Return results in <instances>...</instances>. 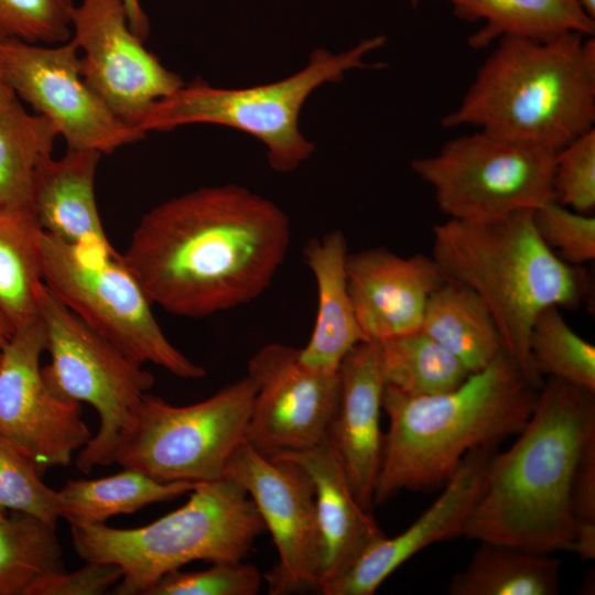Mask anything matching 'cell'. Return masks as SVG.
<instances>
[{
	"label": "cell",
	"mask_w": 595,
	"mask_h": 595,
	"mask_svg": "<svg viewBox=\"0 0 595 595\" xmlns=\"http://www.w3.org/2000/svg\"><path fill=\"white\" fill-rule=\"evenodd\" d=\"M291 241L286 214L246 187L206 186L147 212L121 258L153 304L199 318L250 303Z\"/></svg>",
	"instance_id": "cell-1"
},
{
	"label": "cell",
	"mask_w": 595,
	"mask_h": 595,
	"mask_svg": "<svg viewBox=\"0 0 595 595\" xmlns=\"http://www.w3.org/2000/svg\"><path fill=\"white\" fill-rule=\"evenodd\" d=\"M517 435L491 455L463 536L545 554L572 551V484L595 439V391L548 377Z\"/></svg>",
	"instance_id": "cell-2"
},
{
	"label": "cell",
	"mask_w": 595,
	"mask_h": 595,
	"mask_svg": "<svg viewBox=\"0 0 595 595\" xmlns=\"http://www.w3.org/2000/svg\"><path fill=\"white\" fill-rule=\"evenodd\" d=\"M540 389L501 354L457 388L409 396L385 387L389 418L374 506L401 490L443 487L472 451L496 448L528 422Z\"/></svg>",
	"instance_id": "cell-3"
},
{
	"label": "cell",
	"mask_w": 595,
	"mask_h": 595,
	"mask_svg": "<svg viewBox=\"0 0 595 595\" xmlns=\"http://www.w3.org/2000/svg\"><path fill=\"white\" fill-rule=\"evenodd\" d=\"M594 122L595 41L580 33L501 37L441 119L446 129L472 127L555 152Z\"/></svg>",
	"instance_id": "cell-4"
},
{
	"label": "cell",
	"mask_w": 595,
	"mask_h": 595,
	"mask_svg": "<svg viewBox=\"0 0 595 595\" xmlns=\"http://www.w3.org/2000/svg\"><path fill=\"white\" fill-rule=\"evenodd\" d=\"M533 210L490 221L448 219L433 227L432 258L444 280L474 290L499 328L504 349L539 389L529 337L538 315L549 306H578L587 281L562 260L538 234Z\"/></svg>",
	"instance_id": "cell-5"
},
{
	"label": "cell",
	"mask_w": 595,
	"mask_h": 595,
	"mask_svg": "<svg viewBox=\"0 0 595 595\" xmlns=\"http://www.w3.org/2000/svg\"><path fill=\"white\" fill-rule=\"evenodd\" d=\"M264 530L245 488L227 477L197 483L185 505L143 527L71 526L80 559L120 566L122 577L112 588L118 595H145L192 561H242Z\"/></svg>",
	"instance_id": "cell-6"
},
{
	"label": "cell",
	"mask_w": 595,
	"mask_h": 595,
	"mask_svg": "<svg viewBox=\"0 0 595 595\" xmlns=\"http://www.w3.org/2000/svg\"><path fill=\"white\" fill-rule=\"evenodd\" d=\"M386 40L383 35L364 39L336 54L316 48L302 69L268 84L223 88L196 78L154 102L137 128L143 134L195 123L231 128L259 140L275 172L290 173L315 151L299 125L307 98L325 84L342 82L349 71L381 67L365 58Z\"/></svg>",
	"instance_id": "cell-7"
},
{
	"label": "cell",
	"mask_w": 595,
	"mask_h": 595,
	"mask_svg": "<svg viewBox=\"0 0 595 595\" xmlns=\"http://www.w3.org/2000/svg\"><path fill=\"white\" fill-rule=\"evenodd\" d=\"M256 389L246 375L188 405L145 393L118 439L113 463L162 483L224 478L229 459L246 441Z\"/></svg>",
	"instance_id": "cell-8"
},
{
	"label": "cell",
	"mask_w": 595,
	"mask_h": 595,
	"mask_svg": "<svg viewBox=\"0 0 595 595\" xmlns=\"http://www.w3.org/2000/svg\"><path fill=\"white\" fill-rule=\"evenodd\" d=\"M39 242L44 283L94 331L142 365L154 364L183 379L206 375L167 339L121 253L88 250L42 230Z\"/></svg>",
	"instance_id": "cell-9"
},
{
	"label": "cell",
	"mask_w": 595,
	"mask_h": 595,
	"mask_svg": "<svg viewBox=\"0 0 595 595\" xmlns=\"http://www.w3.org/2000/svg\"><path fill=\"white\" fill-rule=\"evenodd\" d=\"M40 318L51 363L42 368L47 387L60 398L85 402L99 416V429L80 448L76 467L85 474L113 463L118 439L133 409L153 386L142 364L88 326L44 283Z\"/></svg>",
	"instance_id": "cell-10"
},
{
	"label": "cell",
	"mask_w": 595,
	"mask_h": 595,
	"mask_svg": "<svg viewBox=\"0 0 595 595\" xmlns=\"http://www.w3.org/2000/svg\"><path fill=\"white\" fill-rule=\"evenodd\" d=\"M555 153L475 129L411 167L448 219L482 223L553 202Z\"/></svg>",
	"instance_id": "cell-11"
},
{
	"label": "cell",
	"mask_w": 595,
	"mask_h": 595,
	"mask_svg": "<svg viewBox=\"0 0 595 595\" xmlns=\"http://www.w3.org/2000/svg\"><path fill=\"white\" fill-rule=\"evenodd\" d=\"M0 66L8 86L53 125L68 149L111 153L144 136L88 86L69 40L47 46L0 39Z\"/></svg>",
	"instance_id": "cell-12"
},
{
	"label": "cell",
	"mask_w": 595,
	"mask_h": 595,
	"mask_svg": "<svg viewBox=\"0 0 595 595\" xmlns=\"http://www.w3.org/2000/svg\"><path fill=\"white\" fill-rule=\"evenodd\" d=\"M46 348L39 317L15 331L0 359V436L25 454L43 475L67 467L75 451L93 437L80 403L56 396L40 366Z\"/></svg>",
	"instance_id": "cell-13"
},
{
	"label": "cell",
	"mask_w": 595,
	"mask_h": 595,
	"mask_svg": "<svg viewBox=\"0 0 595 595\" xmlns=\"http://www.w3.org/2000/svg\"><path fill=\"white\" fill-rule=\"evenodd\" d=\"M224 477L252 499L278 551V564L264 575L270 595H286L320 584V537L315 487L298 463L262 455L245 441Z\"/></svg>",
	"instance_id": "cell-14"
},
{
	"label": "cell",
	"mask_w": 595,
	"mask_h": 595,
	"mask_svg": "<svg viewBox=\"0 0 595 595\" xmlns=\"http://www.w3.org/2000/svg\"><path fill=\"white\" fill-rule=\"evenodd\" d=\"M71 29L83 78L118 118L136 128L154 102L184 84L133 32L125 0H79Z\"/></svg>",
	"instance_id": "cell-15"
},
{
	"label": "cell",
	"mask_w": 595,
	"mask_h": 595,
	"mask_svg": "<svg viewBox=\"0 0 595 595\" xmlns=\"http://www.w3.org/2000/svg\"><path fill=\"white\" fill-rule=\"evenodd\" d=\"M256 394L246 441L262 455L281 457L322 443L339 390L337 372L305 366L300 348L269 343L249 359Z\"/></svg>",
	"instance_id": "cell-16"
},
{
	"label": "cell",
	"mask_w": 595,
	"mask_h": 595,
	"mask_svg": "<svg viewBox=\"0 0 595 595\" xmlns=\"http://www.w3.org/2000/svg\"><path fill=\"white\" fill-rule=\"evenodd\" d=\"M494 452L495 448L469 452L441 495L415 521L393 538L382 534L370 541L320 591L324 595H371L394 570L424 548L463 536Z\"/></svg>",
	"instance_id": "cell-17"
},
{
	"label": "cell",
	"mask_w": 595,
	"mask_h": 595,
	"mask_svg": "<svg viewBox=\"0 0 595 595\" xmlns=\"http://www.w3.org/2000/svg\"><path fill=\"white\" fill-rule=\"evenodd\" d=\"M348 291L366 340L421 331L428 300L444 278L432 257H401L386 248L348 253Z\"/></svg>",
	"instance_id": "cell-18"
},
{
	"label": "cell",
	"mask_w": 595,
	"mask_h": 595,
	"mask_svg": "<svg viewBox=\"0 0 595 595\" xmlns=\"http://www.w3.org/2000/svg\"><path fill=\"white\" fill-rule=\"evenodd\" d=\"M338 378V398L327 440L357 501L371 511L385 445L380 416L386 383L379 344L372 340L356 344L343 358Z\"/></svg>",
	"instance_id": "cell-19"
},
{
	"label": "cell",
	"mask_w": 595,
	"mask_h": 595,
	"mask_svg": "<svg viewBox=\"0 0 595 595\" xmlns=\"http://www.w3.org/2000/svg\"><path fill=\"white\" fill-rule=\"evenodd\" d=\"M101 154L68 149L45 159L33 182L30 209L48 235L82 248L117 256L105 232L96 203L95 176Z\"/></svg>",
	"instance_id": "cell-20"
},
{
	"label": "cell",
	"mask_w": 595,
	"mask_h": 595,
	"mask_svg": "<svg viewBox=\"0 0 595 595\" xmlns=\"http://www.w3.org/2000/svg\"><path fill=\"white\" fill-rule=\"evenodd\" d=\"M272 458L298 463L314 483L320 537V589L383 532L370 511L365 510L354 496L343 465L327 437L309 450Z\"/></svg>",
	"instance_id": "cell-21"
},
{
	"label": "cell",
	"mask_w": 595,
	"mask_h": 595,
	"mask_svg": "<svg viewBox=\"0 0 595 595\" xmlns=\"http://www.w3.org/2000/svg\"><path fill=\"white\" fill-rule=\"evenodd\" d=\"M303 257L316 284L317 310L309 342L300 348V359L314 370L337 372L345 355L366 340L348 291L346 237L333 230L311 238Z\"/></svg>",
	"instance_id": "cell-22"
},
{
	"label": "cell",
	"mask_w": 595,
	"mask_h": 595,
	"mask_svg": "<svg viewBox=\"0 0 595 595\" xmlns=\"http://www.w3.org/2000/svg\"><path fill=\"white\" fill-rule=\"evenodd\" d=\"M466 22H483L468 37L473 50L491 46L501 37L545 41L566 33L594 36L595 19L576 0H442Z\"/></svg>",
	"instance_id": "cell-23"
},
{
	"label": "cell",
	"mask_w": 595,
	"mask_h": 595,
	"mask_svg": "<svg viewBox=\"0 0 595 595\" xmlns=\"http://www.w3.org/2000/svg\"><path fill=\"white\" fill-rule=\"evenodd\" d=\"M421 331L470 372H478L505 353L497 323L470 288L444 280L430 295Z\"/></svg>",
	"instance_id": "cell-24"
},
{
	"label": "cell",
	"mask_w": 595,
	"mask_h": 595,
	"mask_svg": "<svg viewBox=\"0 0 595 595\" xmlns=\"http://www.w3.org/2000/svg\"><path fill=\"white\" fill-rule=\"evenodd\" d=\"M58 137L43 116L30 113L6 82L0 87V209L30 208L35 173Z\"/></svg>",
	"instance_id": "cell-25"
},
{
	"label": "cell",
	"mask_w": 595,
	"mask_h": 595,
	"mask_svg": "<svg viewBox=\"0 0 595 595\" xmlns=\"http://www.w3.org/2000/svg\"><path fill=\"white\" fill-rule=\"evenodd\" d=\"M40 231L30 208L0 209V318L12 334L40 317Z\"/></svg>",
	"instance_id": "cell-26"
},
{
	"label": "cell",
	"mask_w": 595,
	"mask_h": 595,
	"mask_svg": "<svg viewBox=\"0 0 595 595\" xmlns=\"http://www.w3.org/2000/svg\"><path fill=\"white\" fill-rule=\"evenodd\" d=\"M197 483H162L133 468L98 479H71L57 490L60 518L69 526L105 523L116 515L190 494Z\"/></svg>",
	"instance_id": "cell-27"
},
{
	"label": "cell",
	"mask_w": 595,
	"mask_h": 595,
	"mask_svg": "<svg viewBox=\"0 0 595 595\" xmlns=\"http://www.w3.org/2000/svg\"><path fill=\"white\" fill-rule=\"evenodd\" d=\"M561 561L504 544L480 541L465 570L450 581L451 595H555Z\"/></svg>",
	"instance_id": "cell-28"
},
{
	"label": "cell",
	"mask_w": 595,
	"mask_h": 595,
	"mask_svg": "<svg viewBox=\"0 0 595 595\" xmlns=\"http://www.w3.org/2000/svg\"><path fill=\"white\" fill-rule=\"evenodd\" d=\"M65 570L56 526L0 509V595H30L44 577Z\"/></svg>",
	"instance_id": "cell-29"
},
{
	"label": "cell",
	"mask_w": 595,
	"mask_h": 595,
	"mask_svg": "<svg viewBox=\"0 0 595 595\" xmlns=\"http://www.w3.org/2000/svg\"><path fill=\"white\" fill-rule=\"evenodd\" d=\"M378 344L386 386L405 394L444 393L470 375L456 357L422 331Z\"/></svg>",
	"instance_id": "cell-30"
},
{
	"label": "cell",
	"mask_w": 595,
	"mask_h": 595,
	"mask_svg": "<svg viewBox=\"0 0 595 595\" xmlns=\"http://www.w3.org/2000/svg\"><path fill=\"white\" fill-rule=\"evenodd\" d=\"M529 350L536 371L595 391V347L577 335L558 306L543 310L533 323Z\"/></svg>",
	"instance_id": "cell-31"
},
{
	"label": "cell",
	"mask_w": 595,
	"mask_h": 595,
	"mask_svg": "<svg viewBox=\"0 0 595 595\" xmlns=\"http://www.w3.org/2000/svg\"><path fill=\"white\" fill-rule=\"evenodd\" d=\"M0 509L24 512L56 526L58 495L33 462L0 436Z\"/></svg>",
	"instance_id": "cell-32"
},
{
	"label": "cell",
	"mask_w": 595,
	"mask_h": 595,
	"mask_svg": "<svg viewBox=\"0 0 595 595\" xmlns=\"http://www.w3.org/2000/svg\"><path fill=\"white\" fill-rule=\"evenodd\" d=\"M73 0H0V39L60 44L71 37Z\"/></svg>",
	"instance_id": "cell-33"
},
{
	"label": "cell",
	"mask_w": 595,
	"mask_h": 595,
	"mask_svg": "<svg viewBox=\"0 0 595 595\" xmlns=\"http://www.w3.org/2000/svg\"><path fill=\"white\" fill-rule=\"evenodd\" d=\"M260 585L261 575L253 564L218 562L202 571L167 573L145 595H255Z\"/></svg>",
	"instance_id": "cell-34"
},
{
	"label": "cell",
	"mask_w": 595,
	"mask_h": 595,
	"mask_svg": "<svg viewBox=\"0 0 595 595\" xmlns=\"http://www.w3.org/2000/svg\"><path fill=\"white\" fill-rule=\"evenodd\" d=\"M554 201L581 214L595 208V129L556 151L553 172Z\"/></svg>",
	"instance_id": "cell-35"
},
{
	"label": "cell",
	"mask_w": 595,
	"mask_h": 595,
	"mask_svg": "<svg viewBox=\"0 0 595 595\" xmlns=\"http://www.w3.org/2000/svg\"><path fill=\"white\" fill-rule=\"evenodd\" d=\"M536 229L542 240L565 262L577 266L595 258V218L560 205L555 201L533 210Z\"/></svg>",
	"instance_id": "cell-36"
},
{
	"label": "cell",
	"mask_w": 595,
	"mask_h": 595,
	"mask_svg": "<svg viewBox=\"0 0 595 595\" xmlns=\"http://www.w3.org/2000/svg\"><path fill=\"white\" fill-rule=\"evenodd\" d=\"M572 513L576 526L572 551L582 560L595 558V439L585 447L575 469Z\"/></svg>",
	"instance_id": "cell-37"
},
{
	"label": "cell",
	"mask_w": 595,
	"mask_h": 595,
	"mask_svg": "<svg viewBox=\"0 0 595 595\" xmlns=\"http://www.w3.org/2000/svg\"><path fill=\"white\" fill-rule=\"evenodd\" d=\"M122 577L119 565L89 562L73 572L66 570L40 581L30 595H100L115 587Z\"/></svg>",
	"instance_id": "cell-38"
},
{
	"label": "cell",
	"mask_w": 595,
	"mask_h": 595,
	"mask_svg": "<svg viewBox=\"0 0 595 595\" xmlns=\"http://www.w3.org/2000/svg\"><path fill=\"white\" fill-rule=\"evenodd\" d=\"M125 3L131 29L144 41L150 31V23L140 0H125Z\"/></svg>",
	"instance_id": "cell-39"
},
{
	"label": "cell",
	"mask_w": 595,
	"mask_h": 595,
	"mask_svg": "<svg viewBox=\"0 0 595 595\" xmlns=\"http://www.w3.org/2000/svg\"><path fill=\"white\" fill-rule=\"evenodd\" d=\"M12 332L6 325V323L0 318V359L2 357L6 345L8 344Z\"/></svg>",
	"instance_id": "cell-40"
},
{
	"label": "cell",
	"mask_w": 595,
	"mask_h": 595,
	"mask_svg": "<svg viewBox=\"0 0 595 595\" xmlns=\"http://www.w3.org/2000/svg\"><path fill=\"white\" fill-rule=\"evenodd\" d=\"M583 10L593 19H595V0H576Z\"/></svg>",
	"instance_id": "cell-41"
},
{
	"label": "cell",
	"mask_w": 595,
	"mask_h": 595,
	"mask_svg": "<svg viewBox=\"0 0 595 595\" xmlns=\"http://www.w3.org/2000/svg\"><path fill=\"white\" fill-rule=\"evenodd\" d=\"M421 0H409L412 7H416Z\"/></svg>",
	"instance_id": "cell-42"
},
{
	"label": "cell",
	"mask_w": 595,
	"mask_h": 595,
	"mask_svg": "<svg viewBox=\"0 0 595 595\" xmlns=\"http://www.w3.org/2000/svg\"><path fill=\"white\" fill-rule=\"evenodd\" d=\"M3 82H4V79H3L2 71H1V66H0V87L3 84Z\"/></svg>",
	"instance_id": "cell-43"
}]
</instances>
